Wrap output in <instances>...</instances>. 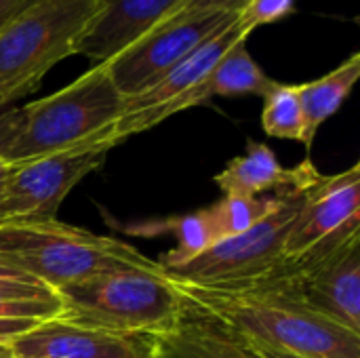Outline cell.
<instances>
[{"label":"cell","instance_id":"obj_1","mask_svg":"<svg viewBox=\"0 0 360 358\" xmlns=\"http://www.w3.org/2000/svg\"><path fill=\"white\" fill-rule=\"evenodd\" d=\"M310 268V251L283 255L268 270L215 285L173 281L181 300L207 310L253 344L304 358H360V335L312 310L302 283Z\"/></svg>","mask_w":360,"mask_h":358},{"label":"cell","instance_id":"obj_2","mask_svg":"<svg viewBox=\"0 0 360 358\" xmlns=\"http://www.w3.org/2000/svg\"><path fill=\"white\" fill-rule=\"evenodd\" d=\"M127 99L116 89L105 63H95L68 87L23 108V127L0 160L25 165L63 152L116 146L114 127Z\"/></svg>","mask_w":360,"mask_h":358},{"label":"cell","instance_id":"obj_3","mask_svg":"<svg viewBox=\"0 0 360 358\" xmlns=\"http://www.w3.org/2000/svg\"><path fill=\"white\" fill-rule=\"evenodd\" d=\"M0 266L23 272L49 289L99 272H160V262L129 243L53 219H17L0 224Z\"/></svg>","mask_w":360,"mask_h":358},{"label":"cell","instance_id":"obj_4","mask_svg":"<svg viewBox=\"0 0 360 358\" xmlns=\"http://www.w3.org/2000/svg\"><path fill=\"white\" fill-rule=\"evenodd\" d=\"M55 319L110 333L160 335L184 310V300L165 268L99 272L55 289Z\"/></svg>","mask_w":360,"mask_h":358},{"label":"cell","instance_id":"obj_5","mask_svg":"<svg viewBox=\"0 0 360 358\" xmlns=\"http://www.w3.org/2000/svg\"><path fill=\"white\" fill-rule=\"evenodd\" d=\"M95 0H36L0 27V108L38 89L51 68L74 55Z\"/></svg>","mask_w":360,"mask_h":358},{"label":"cell","instance_id":"obj_6","mask_svg":"<svg viewBox=\"0 0 360 358\" xmlns=\"http://www.w3.org/2000/svg\"><path fill=\"white\" fill-rule=\"evenodd\" d=\"M323 177L312 158H304L297 165V177L293 184L276 192L274 209L257 222L251 230L219 241L196 260L165 270L169 279L190 285H215L255 276L274 266L285 251L291 226L310 192V188Z\"/></svg>","mask_w":360,"mask_h":358},{"label":"cell","instance_id":"obj_7","mask_svg":"<svg viewBox=\"0 0 360 358\" xmlns=\"http://www.w3.org/2000/svg\"><path fill=\"white\" fill-rule=\"evenodd\" d=\"M238 13L192 8L177 11L127 51L105 63L116 89L131 99L154 87L202 40L232 23Z\"/></svg>","mask_w":360,"mask_h":358},{"label":"cell","instance_id":"obj_8","mask_svg":"<svg viewBox=\"0 0 360 358\" xmlns=\"http://www.w3.org/2000/svg\"><path fill=\"white\" fill-rule=\"evenodd\" d=\"M108 152V148L63 152L11 167L0 181V224L53 219L65 196L105 162Z\"/></svg>","mask_w":360,"mask_h":358},{"label":"cell","instance_id":"obj_9","mask_svg":"<svg viewBox=\"0 0 360 358\" xmlns=\"http://www.w3.org/2000/svg\"><path fill=\"white\" fill-rule=\"evenodd\" d=\"M302 283L306 304L360 335V217L316 243Z\"/></svg>","mask_w":360,"mask_h":358},{"label":"cell","instance_id":"obj_10","mask_svg":"<svg viewBox=\"0 0 360 358\" xmlns=\"http://www.w3.org/2000/svg\"><path fill=\"white\" fill-rule=\"evenodd\" d=\"M152 348L154 335L110 333L59 319L36 323L11 344L15 358H152Z\"/></svg>","mask_w":360,"mask_h":358},{"label":"cell","instance_id":"obj_11","mask_svg":"<svg viewBox=\"0 0 360 358\" xmlns=\"http://www.w3.org/2000/svg\"><path fill=\"white\" fill-rule=\"evenodd\" d=\"M184 0H95V11L80 32L74 55L108 63L156 25L167 21Z\"/></svg>","mask_w":360,"mask_h":358},{"label":"cell","instance_id":"obj_12","mask_svg":"<svg viewBox=\"0 0 360 358\" xmlns=\"http://www.w3.org/2000/svg\"><path fill=\"white\" fill-rule=\"evenodd\" d=\"M360 217V165L338 175H323L308 192L285 243L283 255L297 257L316 243Z\"/></svg>","mask_w":360,"mask_h":358},{"label":"cell","instance_id":"obj_13","mask_svg":"<svg viewBox=\"0 0 360 358\" xmlns=\"http://www.w3.org/2000/svg\"><path fill=\"white\" fill-rule=\"evenodd\" d=\"M152 358H264L243 333L230 327L219 317L190 306L175 325L154 335Z\"/></svg>","mask_w":360,"mask_h":358},{"label":"cell","instance_id":"obj_14","mask_svg":"<svg viewBox=\"0 0 360 358\" xmlns=\"http://www.w3.org/2000/svg\"><path fill=\"white\" fill-rule=\"evenodd\" d=\"M249 36H251V32L236 17L232 23L224 25L221 30L211 34L207 40H202L190 55H186L173 70H169L154 87H150L148 91L127 99L124 114L165 106V103L181 97L190 89L198 87L209 76V72L217 65V61L236 42H243Z\"/></svg>","mask_w":360,"mask_h":358},{"label":"cell","instance_id":"obj_15","mask_svg":"<svg viewBox=\"0 0 360 358\" xmlns=\"http://www.w3.org/2000/svg\"><path fill=\"white\" fill-rule=\"evenodd\" d=\"M297 177V167L285 169L274 150L259 141H247V152L232 158L213 181L224 194L236 196H262L266 192H278L281 188L293 184Z\"/></svg>","mask_w":360,"mask_h":358},{"label":"cell","instance_id":"obj_16","mask_svg":"<svg viewBox=\"0 0 360 358\" xmlns=\"http://www.w3.org/2000/svg\"><path fill=\"white\" fill-rule=\"evenodd\" d=\"M359 76L360 53H352L333 72H329L316 80L297 84L302 112H304V124H306V133H304L306 150L312 148L314 137H316L319 129L323 127V122L329 120L342 108V103L348 99Z\"/></svg>","mask_w":360,"mask_h":358},{"label":"cell","instance_id":"obj_17","mask_svg":"<svg viewBox=\"0 0 360 358\" xmlns=\"http://www.w3.org/2000/svg\"><path fill=\"white\" fill-rule=\"evenodd\" d=\"M131 232H146V234L173 232L177 236V247L171 249L160 260V266L165 270L179 268V266L196 260L198 255H202L215 243H219L209 207L198 209L194 213L177 215V217H171L165 222H152L150 226H139V228H133Z\"/></svg>","mask_w":360,"mask_h":358},{"label":"cell","instance_id":"obj_18","mask_svg":"<svg viewBox=\"0 0 360 358\" xmlns=\"http://www.w3.org/2000/svg\"><path fill=\"white\" fill-rule=\"evenodd\" d=\"M262 127L270 137L304 143L306 124L297 84L274 82V87L264 95Z\"/></svg>","mask_w":360,"mask_h":358},{"label":"cell","instance_id":"obj_19","mask_svg":"<svg viewBox=\"0 0 360 358\" xmlns=\"http://www.w3.org/2000/svg\"><path fill=\"white\" fill-rule=\"evenodd\" d=\"M274 205H276V194L272 196L224 194V198H219L215 205L209 207L217 232V241H226L251 230L274 209Z\"/></svg>","mask_w":360,"mask_h":358},{"label":"cell","instance_id":"obj_20","mask_svg":"<svg viewBox=\"0 0 360 358\" xmlns=\"http://www.w3.org/2000/svg\"><path fill=\"white\" fill-rule=\"evenodd\" d=\"M30 300H57L55 291L44 283L0 266V302H30Z\"/></svg>","mask_w":360,"mask_h":358},{"label":"cell","instance_id":"obj_21","mask_svg":"<svg viewBox=\"0 0 360 358\" xmlns=\"http://www.w3.org/2000/svg\"><path fill=\"white\" fill-rule=\"evenodd\" d=\"M295 11V0H249L238 13L240 23L253 32L262 25L285 19Z\"/></svg>","mask_w":360,"mask_h":358},{"label":"cell","instance_id":"obj_22","mask_svg":"<svg viewBox=\"0 0 360 358\" xmlns=\"http://www.w3.org/2000/svg\"><path fill=\"white\" fill-rule=\"evenodd\" d=\"M23 127V108L21 106H4L0 108V156L17 137Z\"/></svg>","mask_w":360,"mask_h":358},{"label":"cell","instance_id":"obj_23","mask_svg":"<svg viewBox=\"0 0 360 358\" xmlns=\"http://www.w3.org/2000/svg\"><path fill=\"white\" fill-rule=\"evenodd\" d=\"M40 321H25V319H0V346H11L19 335L30 331Z\"/></svg>","mask_w":360,"mask_h":358},{"label":"cell","instance_id":"obj_24","mask_svg":"<svg viewBox=\"0 0 360 358\" xmlns=\"http://www.w3.org/2000/svg\"><path fill=\"white\" fill-rule=\"evenodd\" d=\"M249 0H184L177 11H192V8H211V11H228L240 13ZM175 11V13H177Z\"/></svg>","mask_w":360,"mask_h":358},{"label":"cell","instance_id":"obj_25","mask_svg":"<svg viewBox=\"0 0 360 358\" xmlns=\"http://www.w3.org/2000/svg\"><path fill=\"white\" fill-rule=\"evenodd\" d=\"M34 2L36 0H0V27Z\"/></svg>","mask_w":360,"mask_h":358},{"label":"cell","instance_id":"obj_26","mask_svg":"<svg viewBox=\"0 0 360 358\" xmlns=\"http://www.w3.org/2000/svg\"><path fill=\"white\" fill-rule=\"evenodd\" d=\"M251 342V340H249ZM257 350H259V354L264 358H304V357H297V354H291V352H283V350H276V348H266V346H259V344H253Z\"/></svg>","mask_w":360,"mask_h":358},{"label":"cell","instance_id":"obj_27","mask_svg":"<svg viewBox=\"0 0 360 358\" xmlns=\"http://www.w3.org/2000/svg\"><path fill=\"white\" fill-rule=\"evenodd\" d=\"M0 358H15L11 346H0Z\"/></svg>","mask_w":360,"mask_h":358},{"label":"cell","instance_id":"obj_28","mask_svg":"<svg viewBox=\"0 0 360 358\" xmlns=\"http://www.w3.org/2000/svg\"><path fill=\"white\" fill-rule=\"evenodd\" d=\"M8 171H11V165H6L4 160H0V181L6 177V173H8Z\"/></svg>","mask_w":360,"mask_h":358}]
</instances>
